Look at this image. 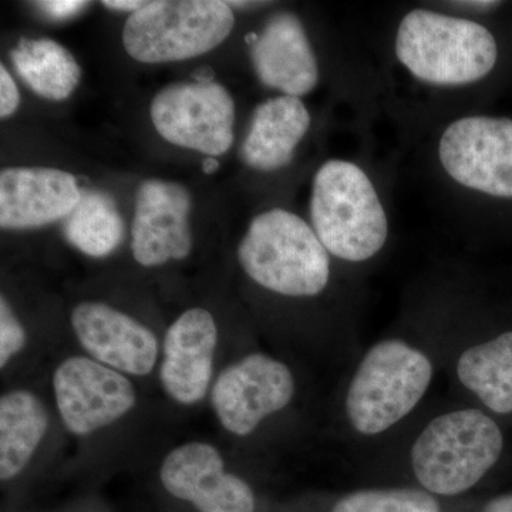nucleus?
Listing matches in <instances>:
<instances>
[{"label": "nucleus", "instance_id": "dca6fc26", "mask_svg": "<svg viewBox=\"0 0 512 512\" xmlns=\"http://www.w3.org/2000/svg\"><path fill=\"white\" fill-rule=\"evenodd\" d=\"M252 64L262 84L284 96L311 93L319 80L318 60L301 20L292 13H278L259 35L247 36Z\"/></svg>", "mask_w": 512, "mask_h": 512}, {"label": "nucleus", "instance_id": "4be33fe9", "mask_svg": "<svg viewBox=\"0 0 512 512\" xmlns=\"http://www.w3.org/2000/svg\"><path fill=\"white\" fill-rule=\"evenodd\" d=\"M330 512H441V505L423 488H367L340 498Z\"/></svg>", "mask_w": 512, "mask_h": 512}, {"label": "nucleus", "instance_id": "9d476101", "mask_svg": "<svg viewBox=\"0 0 512 512\" xmlns=\"http://www.w3.org/2000/svg\"><path fill=\"white\" fill-rule=\"evenodd\" d=\"M57 410L66 429L76 436L116 423L136 406L134 384L123 373L92 357L63 360L53 375Z\"/></svg>", "mask_w": 512, "mask_h": 512}, {"label": "nucleus", "instance_id": "b1692460", "mask_svg": "<svg viewBox=\"0 0 512 512\" xmlns=\"http://www.w3.org/2000/svg\"><path fill=\"white\" fill-rule=\"evenodd\" d=\"M20 104V93L15 80L10 76L6 67L0 66V117L12 116L18 110Z\"/></svg>", "mask_w": 512, "mask_h": 512}, {"label": "nucleus", "instance_id": "6ab92c4d", "mask_svg": "<svg viewBox=\"0 0 512 512\" xmlns=\"http://www.w3.org/2000/svg\"><path fill=\"white\" fill-rule=\"evenodd\" d=\"M49 429L45 404L29 390H12L0 399V478L18 477Z\"/></svg>", "mask_w": 512, "mask_h": 512}, {"label": "nucleus", "instance_id": "f8f14e48", "mask_svg": "<svg viewBox=\"0 0 512 512\" xmlns=\"http://www.w3.org/2000/svg\"><path fill=\"white\" fill-rule=\"evenodd\" d=\"M190 211L191 195L183 185L161 180L140 185L131 228V251L138 264L151 268L191 254Z\"/></svg>", "mask_w": 512, "mask_h": 512}, {"label": "nucleus", "instance_id": "412c9836", "mask_svg": "<svg viewBox=\"0 0 512 512\" xmlns=\"http://www.w3.org/2000/svg\"><path fill=\"white\" fill-rule=\"evenodd\" d=\"M63 234L74 248L92 258L116 251L124 239V221L106 192L83 191L82 200L64 220Z\"/></svg>", "mask_w": 512, "mask_h": 512}, {"label": "nucleus", "instance_id": "5701e85b", "mask_svg": "<svg viewBox=\"0 0 512 512\" xmlns=\"http://www.w3.org/2000/svg\"><path fill=\"white\" fill-rule=\"evenodd\" d=\"M26 330L10 308L5 296L0 299V367L5 369L10 360L25 348Z\"/></svg>", "mask_w": 512, "mask_h": 512}, {"label": "nucleus", "instance_id": "cd10ccee", "mask_svg": "<svg viewBox=\"0 0 512 512\" xmlns=\"http://www.w3.org/2000/svg\"><path fill=\"white\" fill-rule=\"evenodd\" d=\"M218 168H220V163H218L214 157H208L202 161V171H204L205 174H214Z\"/></svg>", "mask_w": 512, "mask_h": 512}, {"label": "nucleus", "instance_id": "f257e3e1", "mask_svg": "<svg viewBox=\"0 0 512 512\" xmlns=\"http://www.w3.org/2000/svg\"><path fill=\"white\" fill-rule=\"evenodd\" d=\"M436 375L426 350L399 338L382 339L363 353L343 397L349 429L376 439L402 424L429 393Z\"/></svg>", "mask_w": 512, "mask_h": 512}, {"label": "nucleus", "instance_id": "423d86ee", "mask_svg": "<svg viewBox=\"0 0 512 512\" xmlns=\"http://www.w3.org/2000/svg\"><path fill=\"white\" fill-rule=\"evenodd\" d=\"M234 26L227 2L157 0L127 19L123 46L137 62H181L220 46Z\"/></svg>", "mask_w": 512, "mask_h": 512}, {"label": "nucleus", "instance_id": "bb28decb", "mask_svg": "<svg viewBox=\"0 0 512 512\" xmlns=\"http://www.w3.org/2000/svg\"><path fill=\"white\" fill-rule=\"evenodd\" d=\"M484 512H512V494L500 495L488 501Z\"/></svg>", "mask_w": 512, "mask_h": 512}, {"label": "nucleus", "instance_id": "393cba45", "mask_svg": "<svg viewBox=\"0 0 512 512\" xmlns=\"http://www.w3.org/2000/svg\"><path fill=\"white\" fill-rule=\"evenodd\" d=\"M40 10L46 13L49 18L55 20H64L73 18L77 13L82 12L89 2H77V0H49V2H39Z\"/></svg>", "mask_w": 512, "mask_h": 512}, {"label": "nucleus", "instance_id": "7ed1b4c3", "mask_svg": "<svg viewBox=\"0 0 512 512\" xmlns=\"http://www.w3.org/2000/svg\"><path fill=\"white\" fill-rule=\"evenodd\" d=\"M245 274L266 291L313 298L330 279V254L315 229L285 210L262 212L238 248Z\"/></svg>", "mask_w": 512, "mask_h": 512}, {"label": "nucleus", "instance_id": "1a4fd4ad", "mask_svg": "<svg viewBox=\"0 0 512 512\" xmlns=\"http://www.w3.org/2000/svg\"><path fill=\"white\" fill-rule=\"evenodd\" d=\"M440 161L464 187L512 198V120L464 117L444 131Z\"/></svg>", "mask_w": 512, "mask_h": 512}, {"label": "nucleus", "instance_id": "0eeeda50", "mask_svg": "<svg viewBox=\"0 0 512 512\" xmlns=\"http://www.w3.org/2000/svg\"><path fill=\"white\" fill-rule=\"evenodd\" d=\"M150 114L158 134L174 146L217 157L234 143V100L212 80L164 87L151 101Z\"/></svg>", "mask_w": 512, "mask_h": 512}, {"label": "nucleus", "instance_id": "aec40b11", "mask_svg": "<svg viewBox=\"0 0 512 512\" xmlns=\"http://www.w3.org/2000/svg\"><path fill=\"white\" fill-rule=\"evenodd\" d=\"M10 59L23 82L43 99H69L82 79V67L56 40L23 39Z\"/></svg>", "mask_w": 512, "mask_h": 512}, {"label": "nucleus", "instance_id": "2eb2a0df", "mask_svg": "<svg viewBox=\"0 0 512 512\" xmlns=\"http://www.w3.org/2000/svg\"><path fill=\"white\" fill-rule=\"evenodd\" d=\"M74 175L49 167H9L0 173V227L30 229L66 220L82 200Z\"/></svg>", "mask_w": 512, "mask_h": 512}, {"label": "nucleus", "instance_id": "9b49d317", "mask_svg": "<svg viewBox=\"0 0 512 512\" xmlns=\"http://www.w3.org/2000/svg\"><path fill=\"white\" fill-rule=\"evenodd\" d=\"M160 478L168 493L200 512H255L251 485L225 470L224 458L210 443L174 448L161 464Z\"/></svg>", "mask_w": 512, "mask_h": 512}, {"label": "nucleus", "instance_id": "39448f33", "mask_svg": "<svg viewBox=\"0 0 512 512\" xmlns=\"http://www.w3.org/2000/svg\"><path fill=\"white\" fill-rule=\"evenodd\" d=\"M396 56L420 82L464 86L494 69L498 49L493 33L480 23L416 9L397 30Z\"/></svg>", "mask_w": 512, "mask_h": 512}, {"label": "nucleus", "instance_id": "6e6552de", "mask_svg": "<svg viewBox=\"0 0 512 512\" xmlns=\"http://www.w3.org/2000/svg\"><path fill=\"white\" fill-rule=\"evenodd\" d=\"M296 393L291 367L255 352L229 365L212 386L211 402L225 430L251 436L269 417L284 412Z\"/></svg>", "mask_w": 512, "mask_h": 512}, {"label": "nucleus", "instance_id": "ddd939ff", "mask_svg": "<svg viewBox=\"0 0 512 512\" xmlns=\"http://www.w3.org/2000/svg\"><path fill=\"white\" fill-rule=\"evenodd\" d=\"M72 326L83 349L101 365L123 375L147 376L158 360L156 333L106 303L83 302L72 312Z\"/></svg>", "mask_w": 512, "mask_h": 512}, {"label": "nucleus", "instance_id": "a211bd4d", "mask_svg": "<svg viewBox=\"0 0 512 512\" xmlns=\"http://www.w3.org/2000/svg\"><path fill=\"white\" fill-rule=\"evenodd\" d=\"M457 382L488 412L512 413V332L461 350L454 366Z\"/></svg>", "mask_w": 512, "mask_h": 512}, {"label": "nucleus", "instance_id": "a878e982", "mask_svg": "<svg viewBox=\"0 0 512 512\" xmlns=\"http://www.w3.org/2000/svg\"><path fill=\"white\" fill-rule=\"evenodd\" d=\"M101 5L109 9L131 12V15H133V13L143 9L144 6L147 5V2H143V0H106V2L101 3Z\"/></svg>", "mask_w": 512, "mask_h": 512}, {"label": "nucleus", "instance_id": "4468645a", "mask_svg": "<svg viewBox=\"0 0 512 512\" xmlns=\"http://www.w3.org/2000/svg\"><path fill=\"white\" fill-rule=\"evenodd\" d=\"M218 326L207 309L192 308L178 316L165 333L160 380L174 402L191 406L210 390Z\"/></svg>", "mask_w": 512, "mask_h": 512}, {"label": "nucleus", "instance_id": "f03ea898", "mask_svg": "<svg viewBox=\"0 0 512 512\" xmlns=\"http://www.w3.org/2000/svg\"><path fill=\"white\" fill-rule=\"evenodd\" d=\"M503 450L497 421L478 407H460L427 421L410 447L409 464L424 491L456 497L476 487Z\"/></svg>", "mask_w": 512, "mask_h": 512}, {"label": "nucleus", "instance_id": "20e7f679", "mask_svg": "<svg viewBox=\"0 0 512 512\" xmlns=\"http://www.w3.org/2000/svg\"><path fill=\"white\" fill-rule=\"evenodd\" d=\"M313 229L330 255L342 261H369L389 235V222L379 195L362 168L330 160L313 180Z\"/></svg>", "mask_w": 512, "mask_h": 512}, {"label": "nucleus", "instance_id": "f3484780", "mask_svg": "<svg viewBox=\"0 0 512 512\" xmlns=\"http://www.w3.org/2000/svg\"><path fill=\"white\" fill-rule=\"evenodd\" d=\"M311 127V114L299 97L281 96L259 104L252 116L241 156L248 167L276 171L291 163Z\"/></svg>", "mask_w": 512, "mask_h": 512}]
</instances>
